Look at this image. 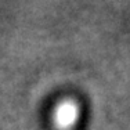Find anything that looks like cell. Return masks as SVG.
Returning <instances> with one entry per match:
<instances>
[{
  "label": "cell",
  "mask_w": 130,
  "mask_h": 130,
  "mask_svg": "<svg viewBox=\"0 0 130 130\" xmlns=\"http://www.w3.org/2000/svg\"><path fill=\"white\" fill-rule=\"evenodd\" d=\"M79 120V107L72 100H64L53 112V122L58 130H71Z\"/></svg>",
  "instance_id": "1"
}]
</instances>
